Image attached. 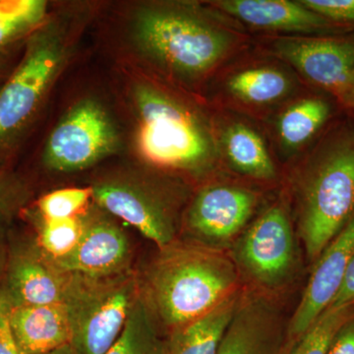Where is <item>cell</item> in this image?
<instances>
[{
	"instance_id": "obj_31",
	"label": "cell",
	"mask_w": 354,
	"mask_h": 354,
	"mask_svg": "<svg viewBox=\"0 0 354 354\" xmlns=\"http://www.w3.org/2000/svg\"><path fill=\"white\" fill-rule=\"evenodd\" d=\"M351 304H354V252L349 261L341 290L330 306L339 307Z\"/></svg>"
},
{
	"instance_id": "obj_25",
	"label": "cell",
	"mask_w": 354,
	"mask_h": 354,
	"mask_svg": "<svg viewBox=\"0 0 354 354\" xmlns=\"http://www.w3.org/2000/svg\"><path fill=\"white\" fill-rule=\"evenodd\" d=\"M82 232L81 216L60 220H43L37 244L50 259L60 260L76 248Z\"/></svg>"
},
{
	"instance_id": "obj_5",
	"label": "cell",
	"mask_w": 354,
	"mask_h": 354,
	"mask_svg": "<svg viewBox=\"0 0 354 354\" xmlns=\"http://www.w3.org/2000/svg\"><path fill=\"white\" fill-rule=\"evenodd\" d=\"M354 215V130H339L318 149L301 191L300 232L316 261Z\"/></svg>"
},
{
	"instance_id": "obj_22",
	"label": "cell",
	"mask_w": 354,
	"mask_h": 354,
	"mask_svg": "<svg viewBox=\"0 0 354 354\" xmlns=\"http://www.w3.org/2000/svg\"><path fill=\"white\" fill-rule=\"evenodd\" d=\"M330 106L320 97H306L286 108L279 115L278 133L283 145L290 150L304 146L325 124Z\"/></svg>"
},
{
	"instance_id": "obj_2",
	"label": "cell",
	"mask_w": 354,
	"mask_h": 354,
	"mask_svg": "<svg viewBox=\"0 0 354 354\" xmlns=\"http://www.w3.org/2000/svg\"><path fill=\"white\" fill-rule=\"evenodd\" d=\"M239 281L236 265L218 249L174 241L149 268L142 295L153 317L174 330L239 292Z\"/></svg>"
},
{
	"instance_id": "obj_17",
	"label": "cell",
	"mask_w": 354,
	"mask_h": 354,
	"mask_svg": "<svg viewBox=\"0 0 354 354\" xmlns=\"http://www.w3.org/2000/svg\"><path fill=\"white\" fill-rule=\"evenodd\" d=\"M214 6L228 15L258 29L272 31L314 32L330 26L301 2L288 0H221Z\"/></svg>"
},
{
	"instance_id": "obj_33",
	"label": "cell",
	"mask_w": 354,
	"mask_h": 354,
	"mask_svg": "<svg viewBox=\"0 0 354 354\" xmlns=\"http://www.w3.org/2000/svg\"><path fill=\"white\" fill-rule=\"evenodd\" d=\"M9 51H0V80H1L2 77L6 74L7 67H8L9 64Z\"/></svg>"
},
{
	"instance_id": "obj_14",
	"label": "cell",
	"mask_w": 354,
	"mask_h": 354,
	"mask_svg": "<svg viewBox=\"0 0 354 354\" xmlns=\"http://www.w3.org/2000/svg\"><path fill=\"white\" fill-rule=\"evenodd\" d=\"M353 252L354 215L315 261L308 285L288 326V339H299L329 308L341 290Z\"/></svg>"
},
{
	"instance_id": "obj_27",
	"label": "cell",
	"mask_w": 354,
	"mask_h": 354,
	"mask_svg": "<svg viewBox=\"0 0 354 354\" xmlns=\"http://www.w3.org/2000/svg\"><path fill=\"white\" fill-rule=\"evenodd\" d=\"M31 195L30 186L22 177L0 167V216L12 218L25 208Z\"/></svg>"
},
{
	"instance_id": "obj_9",
	"label": "cell",
	"mask_w": 354,
	"mask_h": 354,
	"mask_svg": "<svg viewBox=\"0 0 354 354\" xmlns=\"http://www.w3.org/2000/svg\"><path fill=\"white\" fill-rule=\"evenodd\" d=\"M235 260L256 285L283 286L295 263V239L288 214L279 205L265 211L242 235Z\"/></svg>"
},
{
	"instance_id": "obj_6",
	"label": "cell",
	"mask_w": 354,
	"mask_h": 354,
	"mask_svg": "<svg viewBox=\"0 0 354 354\" xmlns=\"http://www.w3.org/2000/svg\"><path fill=\"white\" fill-rule=\"evenodd\" d=\"M140 295L131 271L91 278L73 274L64 304L77 354H106L124 328Z\"/></svg>"
},
{
	"instance_id": "obj_11",
	"label": "cell",
	"mask_w": 354,
	"mask_h": 354,
	"mask_svg": "<svg viewBox=\"0 0 354 354\" xmlns=\"http://www.w3.org/2000/svg\"><path fill=\"white\" fill-rule=\"evenodd\" d=\"M274 46L309 81L344 101L354 78V39L285 37Z\"/></svg>"
},
{
	"instance_id": "obj_1",
	"label": "cell",
	"mask_w": 354,
	"mask_h": 354,
	"mask_svg": "<svg viewBox=\"0 0 354 354\" xmlns=\"http://www.w3.org/2000/svg\"><path fill=\"white\" fill-rule=\"evenodd\" d=\"M86 22L85 11L50 13L26 39L22 57L0 86V167L38 120Z\"/></svg>"
},
{
	"instance_id": "obj_7",
	"label": "cell",
	"mask_w": 354,
	"mask_h": 354,
	"mask_svg": "<svg viewBox=\"0 0 354 354\" xmlns=\"http://www.w3.org/2000/svg\"><path fill=\"white\" fill-rule=\"evenodd\" d=\"M120 135L101 102H76L48 135L43 162L51 171L73 172L93 167L116 152Z\"/></svg>"
},
{
	"instance_id": "obj_32",
	"label": "cell",
	"mask_w": 354,
	"mask_h": 354,
	"mask_svg": "<svg viewBox=\"0 0 354 354\" xmlns=\"http://www.w3.org/2000/svg\"><path fill=\"white\" fill-rule=\"evenodd\" d=\"M8 218L0 216V272L6 265L7 254L6 244V225Z\"/></svg>"
},
{
	"instance_id": "obj_18",
	"label": "cell",
	"mask_w": 354,
	"mask_h": 354,
	"mask_svg": "<svg viewBox=\"0 0 354 354\" xmlns=\"http://www.w3.org/2000/svg\"><path fill=\"white\" fill-rule=\"evenodd\" d=\"M241 297L234 293L208 313L172 330L169 354H218Z\"/></svg>"
},
{
	"instance_id": "obj_13",
	"label": "cell",
	"mask_w": 354,
	"mask_h": 354,
	"mask_svg": "<svg viewBox=\"0 0 354 354\" xmlns=\"http://www.w3.org/2000/svg\"><path fill=\"white\" fill-rule=\"evenodd\" d=\"M257 195L239 186L216 184L191 203L186 225L205 245L225 243L242 232L257 206Z\"/></svg>"
},
{
	"instance_id": "obj_24",
	"label": "cell",
	"mask_w": 354,
	"mask_h": 354,
	"mask_svg": "<svg viewBox=\"0 0 354 354\" xmlns=\"http://www.w3.org/2000/svg\"><path fill=\"white\" fill-rule=\"evenodd\" d=\"M354 313V304L330 306L298 339L290 354H328L337 330Z\"/></svg>"
},
{
	"instance_id": "obj_15",
	"label": "cell",
	"mask_w": 354,
	"mask_h": 354,
	"mask_svg": "<svg viewBox=\"0 0 354 354\" xmlns=\"http://www.w3.org/2000/svg\"><path fill=\"white\" fill-rule=\"evenodd\" d=\"M288 339L274 305L258 295H241L218 354H286Z\"/></svg>"
},
{
	"instance_id": "obj_20",
	"label": "cell",
	"mask_w": 354,
	"mask_h": 354,
	"mask_svg": "<svg viewBox=\"0 0 354 354\" xmlns=\"http://www.w3.org/2000/svg\"><path fill=\"white\" fill-rule=\"evenodd\" d=\"M290 77L270 66L251 67L232 74L227 82V92L234 99L249 104H269L288 94Z\"/></svg>"
},
{
	"instance_id": "obj_23",
	"label": "cell",
	"mask_w": 354,
	"mask_h": 354,
	"mask_svg": "<svg viewBox=\"0 0 354 354\" xmlns=\"http://www.w3.org/2000/svg\"><path fill=\"white\" fill-rule=\"evenodd\" d=\"M50 14L44 0H0V51L24 44Z\"/></svg>"
},
{
	"instance_id": "obj_8",
	"label": "cell",
	"mask_w": 354,
	"mask_h": 354,
	"mask_svg": "<svg viewBox=\"0 0 354 354\" xmlns=\"http://www.w3.org/2000/svg\"><path fill=\"white\" fill-rule=\"evenodd\" d=\"M93 202L106 213L127 221L162 249L174 241L172 204L160 190L137 177L104 179L92 186Z\"/></svg>"
},
{
	"instance_id": "obj_34",
	"label": "cell",
	"mask_w": 354,
	"mask_h": 354,
	"mask_svg": "<svg viewBox=\"0 0 354 354\" xmlns=\"http://www.w3.org/2000/svg\"><path fill=\"white\" fill-rule=\"evenodd\" d=\"M44 354H77L75 349L73 348V346H71V344H65V346H62V348H58L55 349V351H51L50 353H46Z\"/></svg>"
},
{
	"instance_id": "obj_29",
	"label": "cell",
	"mask_w": 354,
	"mask_h": 354,
	"mask_svg": "<svg viewBox=\"0 0 354 354\" xmlns=\"http://www.w3.org/2000/svg\"><path fill=\"white\" fill-rule=\"evenodd\" d=\"M8 310V305L0 297V354H22L11 330Z\"/></svg>"
},
{
	"instance_id": "obj_26",
	"label": "cell",
	"mask_w": 354,
	"mask_h": 354,
	"mask_svg": "<svg viewBox=\"0 0 354 354\" xmlns=\"http://www.w3.org/2000/svg\"><path fill=\"white\" fill-rule=\"evenodd\" d=\"M93 201V188H64L39 198L38 209L43 220H60L82 215Z\"/></svg>"
},
{
	"instance_id": "obj_4",
	"label": "cell",
	"mask_w": 354,
	"mask_h": 354,
	"mask_svg": "<svg viewBox=\"0 0 354 354\" xmlns=\"http://www.w3.org/2000/svg\"><path fill=\"white\" fill-rule=\"evenodd\" d=\"M135 145L148 164L198 174L215 162L216 147L205 121L180 100L150 82L135 83Z\"/></svg>"
},
{
	"instance_id": "obj_16",
	"label": "cell",
	"mask_w": 354,
	"mask_h": 354,
	"mask_svg": "<svg viewBox=\"0 0 354 354\" xmlns=\"http://www.w3.org/2000/svg\"><path fill=\"white\" fill-rule=\"evenodd\" d=\"M8 318L22 354H44L71 344V324L64 302L11 307Z\"/></svg>"
},
{
	"instance_id": "obj_21",
	"label": "cell",
	"mask_w": 354,
	"mask_h": 354,
	"mask_svg": "<svg viewBox=\"0 0 354 354\" xmlns=\"http://www.w3.org/2000/svg\"><path fill=\"white\" fill-rule=\"evenodd\" d=\"M155 319L140 293L120 337L106 354H169V344L158 335Z\"/></svg>"
},
{
	"instance_id": "obj_35",
	"label": "cell",
	"mask_w": 354,
	"mask_h": 354,
	"mask_svg": "<svg viewBox=\"0 0 354 354\" xmlns=\"http://www.w3.org/2000/svg\"><path fill=\"white\" fill-rule=\"evenodd\" d=\"M344 102H348L349 104H353V106H354V78L351 87H349V90L348 94H346V99H344Z\"/></svg>"
},
{
	"instance_id": "obj_19",
	"label": "cell",
	"mask_w": 354,
	"mask_h": 354,
	"mask_svg": "<svg viewBox=\"0 0 354 354\" xmlns=\"http://www.w3.org/2000/svg\"><path fill=\"white\" fill-rule=\"evenodd\" d=\"M221 148L232 167L244 176L263 180L276 176V167L265 142L248 125L232 123L223 133Z\"/></svg>"
},
{
	"instance_id": "obj_10",
	"label": "cell",
	"mask_w": 354,
	"mask_h": 354,
	"mask_svg": "<svg viewBox=\"0 0 354 354\" xmlns=\"http://www.w3.org/2000/svg\"><path fill=\"white\" fill-rule=\"evenodd\" d=\"M109 213L90 204L81 215L83 232L76 248L66 257L55 261L72 274L104 278L130 271L129 241Z\"/></svg>"
},
{
	"instance_id": "obj_3",
	"label": "cell",
	"mask_w": 354,
	"mask_h": 354,
	"mask_svg": "<svg viewBox=\"0 0 354 354\" xmlns=\"http://www.w3.org/2000/svg\"><path fill=\"white\" fill-rule=\"evenodd\" d=\"M130 38L149 62L184 80L208 74L234 44L232 32L183 2L140 6L130 23Z\"/></svg>"
},
{
	"instance_id": "obj_30",
	"label": "cell",
	"mask_w": 354,
	"mask_h": 354,
	"mask_svg": "<svg viewBox=\"0 0 354 354\" xmlns=\"http://www.w3.org/2000/svg\"><path fill=\"white\" fill-rule=\"evenodd\" d=\"M328 354H354V313L337 330Z\"/></svg>"
},
{
	"instance_id": "obj_12",
	"label": "cell",
	"mask_w": 354,
	"mask_h": 354,
	"mask_svg": "<svg viewBox=\"0 0 354 354\" xmlns=\"http://www.w3.org/2000/svg\"><path fill=\"white\" fill-rule=\"evenodd\" d=\"M72 272L64 271L41 251L38 244L12 251L6 262L0 297L9 308L64 302Z\"/></svg>"
},
{
	"instance_id": "obj_28",
	"label": "cell",
	"mask_w": 354,
	"mask_h": 354,
	"mask_svg": "<svg viewBox=\"0 0 354 354\" xmlns=\"http://www.w3.org/2000/svg\"><path fill=\"white\" fill-rule=\"evenodd\" d=\"M300 2L328 21L354 23V0H301Z\"/></svg>"
}]
</instances>
